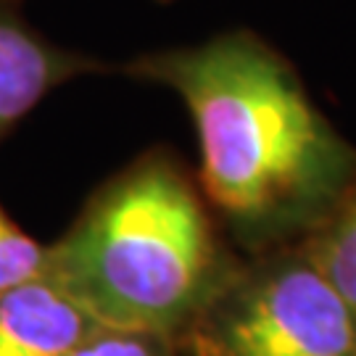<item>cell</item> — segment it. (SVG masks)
<instances>
[{"label":"cell","instance_id":"2","mask_svg":"<svg viewBox=\"0 0 356 356\" xmlns=\"http://www.w3.org/2000/svg\"><path fill=\"white\" fill-rule=\"evenodd\" d=\"M241 264L198 182L166 148L101 182L48 245V277L103 327L177 341Z\"/></svg>","mask_w":356,"mask_h":356},{"label":"cell","instance_id":"1","mask_svg":"<svg viewBox=\"0 0 356 356\" xmlns=\"http://www.w3.org/2000/svg\"><path fill=\"white\" fill-rule=\"evenodd\" d=\"M122 72L185 103L198 135V188L248 256L309 238L354 182L356 148L291 61L251 29L140 53Z\"/></svg>","mask_w":356,"mask_h":356},{"label":"cell","instance_id":"6","mask_svg":"<svg viewBox=\"0 0 356 356\" xmlns=\"http://www.w3.org/2000/svg\"><path fill=\"white\" fill-rule=\"evenodd\" d=\"M301 245L356 317V177L325 222Z\"/></svg>","mask_w":356,"mask_h":356},{"label":"cell","instance_id":"3","mask_svg":"<svg viewBox=\"0 0 356 356\" xmlns=\"http://www.w3.org/2000/svg\"><path fill=\"white\" fill-rule=\"evenodd\" d=\"M177 346L185 356H356V317L296 243L241 259Z\"/></svg>","mask_w":356,"mask_h":356},{"label":"cell","instance_id":"8","mask_svg":"<svg viewBox=\"0 0 356 356\" xmlns=\"http://www.w3.org/2000/svg\"><path fill=\"white\" fill-rule=\"evenodd\" d=\"M69 356H185L177 341L140 330L98 327Z\"/></svg>","mask_w":356,"mask_h":356},{"label":"cell","instance_id":"5","mask_svg":"<svg viewBox=\"0 0 356 356\" xmlns=\"http://www.w3.org/2000/svg\"><path fill=\"white\" fill-rule=\"evenodd\" d=\"M98 327L48 275L0 293V356H69Z\"/></svg>","mask_w":356,"mask_h":356},{"label":"cell","instance_id":"4","mask_svg":"<svg viewBox=\"0 0 356 356\" xmlns=\"http://www.w3.org/2000/svg\"><path fill=\"white\" fill-rule=\"evenodd\" d=\"M103 69V61L56 45L35 29L22 0H0V143L53 90Z\"/></svg>","mask_w":356,"mask_h":356},{"label":"cell","instance_id":"7","mask_svg":"<svg viewBox=\"0 0 356 356\" xmlns=\"http://www.w3.org/2000/svg\"><path fill=\"white\" fill-rule=\"evenodd\" d=\"M48 275V245L26 235L0 204V293Z\"/></svg>","mask_w":356,"mask_h":356}]
</instances>
